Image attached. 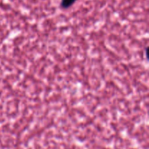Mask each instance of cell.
Wrapping results in <instances>:
<instances>
[{"label":"cell","instance_id":"6da1fadb","mask_svg":"<svg viewBox=\"0 0 149 149\" xmlns=\"http://www.w3.org/2000/svg\"><path fill=\"white\" fill-rule=\"evenodd\" d=\"M77 0H61V7L62 9H68L71 7Z\"/></svg>","mask_w":149,"mask_h":149}]
</instances>
